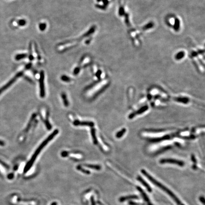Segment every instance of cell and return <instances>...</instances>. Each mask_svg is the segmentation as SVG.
Masks as SVG:
<instances>
[{
    "mask_svg": "<svg viewBox=\"0 0 205 205\" xmlns=\"http://www.w3.org/2000/svg\"><path fill=\"white\" fill-rule=\"evenodd\" d=\"M58 130H55L54 132L51 134L49 135L48 138L45 140L43 142L41 143V144L39 146V147H38L37 148V149L36 150L35 152H34V153L33 154L32 156L31 157V158L30 159V160L29 161V162L27 163V164H26L25 166V167L24 168V173H26V172H28V171L30 169V168L32 167V166L33 165V163L35 161L36 159L37 158V157L38 156V155L40 154V153L41 152V151L42 149H43V148L46 146V145L49 142L51 141V140L53 139V138H54V137L56 136V135L58 134Z\"/></svg>",
    "mask_w": 205,
    "mask_h": 205,
    "instance_id": "cell-1",
    "label": "cell"
},
{
    "mask_svg": "<svg viewBox=\"0 0 205 205\" xmlns=\"http://www.w3.org/2000/svg\"><path fill=\"white\" fill-rule=\"evenodd\" d=\"M142 173L144 175V176L147 178V179L149 180L151 182H152V183L153 184L157 186L158 187H159L160 189H162V190H163L164 191H165V192L167 193L168 195L172 197V198L175 200V201L179 205V204H180V200L170 190H169L168 189H167V187H165L164 185L158 182L156 180H155L152 177V176L149 174H148L145 170H142Z\"/></svg>",
    "mask_w": 205,
    "mask_h": 205,
    "instance_id": "cell-2",
    "label": "cell"
},
{
    "mask_svg": "<svg viewBox=\"0 0 205 205\" xmlns=\"http://www.w3.org/2000/svg\"><path fill=\"white\" fill-rule=\"evenodd\" d=\"M23 73L22 72H19L17 74L13 77V79H10V80L6 84V85H5L4 86H3L1 88H0V95L2 94L3 92H4V91H5V90H6L10 86H12L13 84L14 83L15 81H16V80H17L18 78H19L21 76L23 75Z\"/></svg>",
    "mask_w": 205,
    "mask_h": 205,
    "instance_id": "cell-3",
    "label": "cell"
},
{
    "mask_svg": "<svg viewBox=\"0 0 205 205\" xmlns=\"http://www.w3.org/2000/svg\"><path fill=\"white\" fill-rule=\"evenodd\" d=\"M40 96L43 98L45 96V86H44V73L43 71H41L40 79Z\"/></svg>",
    "mask_w": 205,
    "mask_h": 205,
    "instance_id": "cell-4",
    "label": "cell"
},
{
    "mask_svg": "<svg viewBox=\"0 0 205 205\" xmlns=\"http://www.w3.org/2000/svg\"><path fill=\"white\" fill-rule=\"evenodd\" d=\"M160 162L162 164H165V163H170V164H174L180 166H183L184 165V162L182 161L176 160L174 159H162L160 161Z\"/></svg>",
    "mask_w": 205,
    "mask_h": 205,
    "instance_id": "cell-5",
    "label": "cell"
},
{
    "mask_svg": "<svg viewBox=\"0 0 205 205\" xmlns=\"http://www.w3.org/2000/svg\"><path fill=\"white\" fill-rule=\"evenodd\" d=\"M75 126H86L92 127L94 126V123L92 121H80L79 120H75L73 122Z\"/></svg>",
    "mask_w": 205,
    "mask_h": 205,
    "instance_id": "cell-6",
    "label": "cell"
},
{
    "mask_svg": "<svg viewBox=\"0 0 205 205\" xmlns=\"http://www.w3.org/2000/svg\"><path fill=\"white\" fill-rule=\"evenodd\" d=\"M148 109V106H143V107H142L141 109H140L138 111L136 112H135V113H132V114H131L129 116V118L131 119V118H132L136 116V115L142 114V113H144V112L146 111Z\"/></svg>",
    "mask_w": 205,
    "mask_h": 205,
    "instance_id": "cell-7",
    "label": "cell"
},
{
    "mask_svg": "<svg viewBox=\"0 0 205 205\" xmlns=\"http://www.w3.org/2000/svg\"><path fill=\"white\" fill-rule=\"evenodd\" d=\"M137 180H138L140 182H141L142 184L145 187H146V189L148 191V192H152V188L151 187L149 186V185L147 183V182H146L141 177L138 176V177L137 178Z\"/></svg>",
    "mask_w": 205,
    "mask_h": 205,
    "instance_id": "cell-8",
    "label": "cell"
},
{
    "mask_svg": "<svg viewBox=\"0 0 205 205\" xmlns=\"http://www.w3.org/2000/svg\"><path fill=\"white\" fill-rule=\"evenodd\" d=\"M132 199H134V200L139 199V197L136 195H130V196L120 197V198L119 199V201L121 202H123L125 201V200H132Z\"/></svg>",
    "mask_w": 205,
    "mask_h": 205,
    "instance_id": "cell-9",
    "label": "cell"
},
{
    "mask_svg": "<svg viewBox=\"0 0 205 205\" xmlns=\"http://www.w3.org/2000/svg\"><path fill=\"white\" fill-rule=\"evenodd\" d=\"M136 188L139 191L140 193L142 194V197H143L144 200H145L148 203V205L149 204L150 202H149V199L147 197L146 194H145V193L144 192V191H143V190H142V189L141 187H137Z\"/></svg>",
    "mask_w": 205,
    "mask_h": 205,
    "instance_id": "cell-10",
    "label": "cell"
},
{
    "mask_svg": "<svg viewBox=\"0 0 205 205\" xmlns=\"http://www.w3.org/2000/svg\"><path fill=\"white\" fill-rule=\"evenodd\" d=\"M91 132L94 144H97V139H96V130H95V129H94V128H92V129H91Z\"/></svg>",
    "mask_w": 205,
    "mask_h": 205,
    "instance_id": "cell-11",
    "label": "cell"
},
{
    "mask_svg": "<svg viewBox=\"0 0 205 205\" xmlns=\"http://www.w3.org/2000/svg\"><path fill=\"white\" fill-rule=\"evenodd\" d=\"M85 166L87 168H90V169H95V170H100L101 168L100 166L97 165L87 164L85 165Z\"/></svg>",
    "mask_w": 205,
    "mask_h": 205,
    "instance_id": "cell-12",
    "label": "cell"
},
{
    "mask_svg": "<svg viewBox=\"0 0 205 205\" xmlns=\"http://www.w3.org/2000/svg\"><path fill=\"white\" fill-rule=\"evenodd\" d=\"M61 96H62V99H63L64 105L66 107H68L69 106V102H68V100L67 99L66 94H65V93H62V95H61Z\"/></svg>",
    "mask_w": 205,
    "mask_h": 205,
    "instance_id": "cell-13",
    "label": "cell"
},
{
    "mask_svg": "<svg viewBox=\"0 0 205 205\" xmlns=\"http://www.w3.org/2000/svg\"><path fill=\"white\" fill-rule=\"evenodd\" d=\"M27 54H18L17 55H16L15 57V59L17 60H20L23 58H25L26 57H27Z\"/></svg>",
    "mask_w": 205,
    "mask_h": 205,
    "instance_id": "cell-14",
    "label": "cell"
},
{
    "mask_svg": "<svg viewBox=\"0 0 205 205\" xmlns=\"http://www.w3.org/2000/svg\"><path fill=\"white\" fill-rule=\"evenodd\" d=\"M126 129H123V130H121V131L117 132V134L116 135V137L118 138H121L124 134V133L126 132Z\"/></svg>",
    "mask_w": 205,
    "mask_h": 205,
    "instance_id": "cell-15",
    "label": "cell"
},
{
    "mask_svg": "<svg viewBox=\"0 0 205 205\" xmlns=\"http://www.w3.org/2000/svg\"><path fill=\"white\" fill-rule=\"evenodd\" d=\"M77 170H80V171H82V172H83V173H85V174H89L90 173V172L89 171H88V170H85V169H83L82 167L80 166H78L77 167Z\"/></svg>",
    "mask_w": 205,
    "mask_h": 205,
    "instance_id": "cell-16",
    "label": "cell"
},
{
    "mask_svg": "<svg viewBox=\"0 0 205 205\" xmlns=\"http://www.w3.org/2000/svg\"><path fill=\"white\" fill-rule=\"evenodd\" d=\"M176 100L177 101L180 102L181 103H187V102L189 101V100L186 98H179L176 99Z\"/></svg>",
    "mask_w": 205,
    "mask_h": 205,
    "instance_id": "cell-17",
    "label": "cell"
},
{
    "mask_svg": "<svg viewBox=\"0 0 205 205\" xmlns=\"http://www.w3.org/2000/svg\"><path fill=\"white\" fill-rule=\"evenodd\" d=\"M61 79L62 81H65V82H69L71 80V79L69 77L67 76H64V75L61 76Z\"/></svg>",
    "mask_w": 205,
    "mask_h": 205,
    "instance_id": "cell-18",
    "label": "cell"
},
{
    "mask_svg": "<svg viewBox=\"0 0 205 205\" xmlns=\"http://www.w3.org/2000/svg\"><path fill=\"white\" fill-rule=\"evenodd\" d=\"M46 28V24L45 23H41L40 25V29L41 31L45 30Z\"/></svg>",
    "mask_w": 205,
    "mask_h": 205,
    "instance_id": "cell-19",
    "label": "cell"
},
{
    "mask_svg": "<svg viewBox=\"0 0 205 205\" xmlns=\"http://www.w3.org/2000/svg\"><path fill=\"white\" fill-rule=\"evenodd\" d=\"M18 23L20 26H24L25 25L26 22L25 20H21L19 21Z\"/></svg>",
    "mask_w": 205,
    "mask_h": 205,
    "instance_id": "cell-20",
    "label": "cell"
},
{
    "mask_svg": "<svg viewBox=\"0 0 205 205\" xmlns=\"http://www.w3.org/2000/svg\"><path fill=\"white\" fill-rule=\"evenodd\" d=\"M61 156H62V157H67L68 155V152H66V151H64V152H62V153H61Z\"/></svg>",
    "mask_w": 205,
    "mask_h": 205,
    "instance_id": "cell-21",
    "label": "cell"
},
{
    "mask_svg": "<svg viewBox=\"0 0 205 205\" xmlns=\"http://www.w3.org/2000/svg\"><path fill=\"white\" fill-rule=\"evenodd\" d=\"M45 124L46 125V126H47L48 130H51V124H49V123L48 122V121H46Z\"/></svg>",
    "mask_w": 205,
    "mask_h": 205,
    "instance_id": "cell-22",
    "label": "cell"
},
{
    "mask_svg": "<svg viewBox=\"0 0 205 205\" xmlns=\"http://www.w3.org/2000/svg\"><path fill=\"white\" fill-rule=\"evenodd\" d=\"M79 71H80V69H79V68H76V69L74 70V74L75 75H76V74H77L79 73Z\"/></svg>",
    "mask_w": 205,
    "mask_h": 205,
    "instance_id": "cell-23",
    "label": "cell"
},
{
    "mask_svg": "<svg viewBox=\"0 0 205 205\" xmlns=\"http://www.w3.org/2000/svg\"><path fill=\"white\" fill-rule=\"evenodd\" d=\"M200 201L203 204H204V203H205V198H204V197H200Z\"/></svg>",
    "mask_w": 205,
    "mask_h": 205,
    "instance_id": "cell-24",
    "label": "cell"
},
{
    "mask_svg": "<svg viewBox=\"0 0 205 205\" xmlns=\"http://www.w3.org/2000/svg\"><path fill=\"white\" fill-rule=\"evenodd\" d=\"M91 203H92V205H96V204H95V201H94V198H93V197H91Z\"/></svg>",
    "mask_w": 205,
    "mask_h": 205,
    "instance_id": "cell-25",
    "label": "cell"
},
{
    "mask_svg": "<svg viewBox=\"0 0 205 205\" xmlns=\"http://www.w3.org/2000/svg\"><path fill=\"white\" fill-rule=\"evenodd\" d=\"M0 145L1 146H4V143L3 142H2V141L0 140Z\"/></svg>",
    "mask_w": 205,
    "mask_h": 205,
    "instance_id": "cell-26",
    "label": "cell"
},
{
    "mask_svg": "<svg viewBox=\"0 0 205 205\" xmlns=\"http://www.w3.org/2000/svg\"><path fill=\"white\" fill-rule=\"evenodd\" d=\"M51 205H57L56 202H53L51 204Z\"/></svg>",
    "mask_w": 205,
    "mask_h": 205,
    "instance_id": "cell-27",
    "label": "cell"
},
{
    "mask_svg": "<svg viewBox=\"0 0 205 205\" xmlns=\"http://www.w3.org/2000/svg\"><path fill=\"white\" fill-rule=\"evenodd\" d=\"M30 67V64H29V65H27V66H26V68H29Z\"/></svg>",
    "mask_w": 205,
    "mask_h": 205,
    "instance_id": "cell-28",
    "label": "cell"
},
{
    "mask_svg": "<svg viewBox=\"0 0 205 205\" xmlns=\"http://www.w3.org/2000/svg\"></svg>",
    "mask_w": 205,
    "mask_h": 205,
    "instance_id": "cell-29",
    "label": "cell"
}]
</instances>
